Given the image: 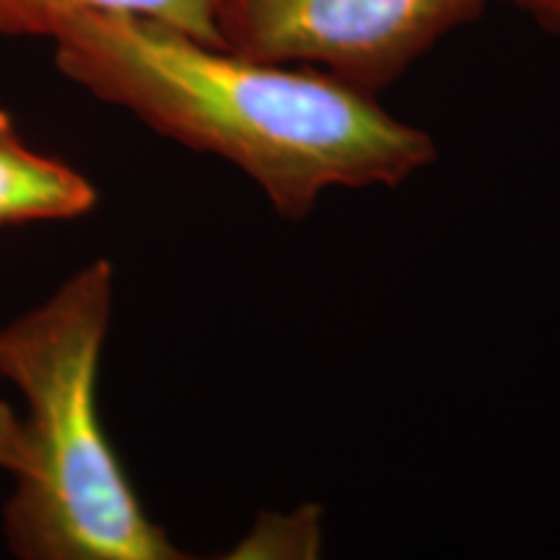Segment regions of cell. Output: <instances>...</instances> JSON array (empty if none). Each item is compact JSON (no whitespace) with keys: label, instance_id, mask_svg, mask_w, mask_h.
Wrapping results in <instances>:
<instances>
[{"label":"cell","instance_id":"6da1fadb","mask_svg":"<svg viewBox=\"0 0 560 560\" xmlns=\"http://www.w3.org/2000/svg\"><path fill=\"white\" fill-rule=\"evenodd\" d=\"M50 39L66 79L234 164L285 221L338 187H400L439 159L429 132L325 70L242 58L128 13H79Z\"/></svg>","mask_w":560,"mask_h":560},{"label":"cell","instance_id":"7a4b0ae2","mask_svg":"<svg viewBox=\"0 0 560 560\" xmlns=\"http://www.w3.org/2000/svg\"><path fill=\"white\" fill-rule=\"evenodd\" d=\"M112 304L115 268L94 260L0 327V376L26 400L24 465L3 509L16 558H185L145 514L104 433L96 387Z\"/></svg>","mask_w":560,"mask_h":560},{"label":"cell","instance_id":"ba28073f","mask_svg":"<svg viewBox=\"0 0 560 560\" xmlns=\"http://www.w3.org/2000/svg\"><path fill=\"white\" fill-rule=\"evenodd\" d=\"M509 3L529 13L542 30L560 34V0H509Z\"/></svg>","mask_w":560,"mask_h":560},{"label":"cell","instance_id":"52a82bcc","mask_svg":"<svg viewBox=\"0 0 560 560\" xmlns=\"http://www.w3.org/2000/svg\"><path fill=\"white\" fill-rule=\"evenodd\" d=\"M24 465V429L9 405L0 402V470L16 475Z\"/></svg>","mask_w":560,"mask_h":560},{"label":"cell","instance_id":"5b68a950","mask_svg":"<svg viewBox=\"0 0 560 560\" xmlns=\"http://www.w3.org/2000/svg\"><path fill=\"white\" fill-rule=\"evenodd\" d=\"M79 13H128L223 47L215 26V0H0V34L50 39Z\"/></svg>","mask_w":560,"mask_h":560},{"label":"cell","instance_id":"8992f818","mask_svg":"<svg viewBox=\"0 0 560 560\" xmlns=\"http://www.w3.org/2000/svg\"><path fill=\"white\" fill-rule=\"evenodd\" d=\"M325 529L322 506L306 503L293 511H260L247 535L226 552L231 560H310L319 558Z\"/></svg>","mask_w":560,"mask_h":560},{"label":"cell","instance_id":"3957f363","mask_svg":"<svg viewBox=\"0 0 560 560\" xmlns=\"http://www.w3.org/2000/svg\"><path fill=\"white\" fill-rule=\"evenodd\" d=\"M488 0H215L223 50L306 66L369 94L392 86Z\"/></svg>","mask_w":560,"mask_h":560},{"label":"cell","instance_id":"277c9868","mask_svg":"<svg viewBox=\"0 0 560 560\" xmlns=\"http://www.w3.org/2000/svg\"><path fill=\"white\" fill-rule=\"evenodd\" d=\"M96 200V187L81 172L30 149L0 109V226L79 219Z\"/></svg>","mask_w":560,"mask_h":560}]
</instances>
